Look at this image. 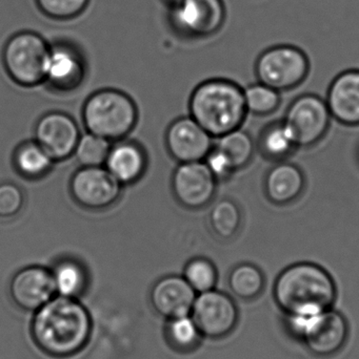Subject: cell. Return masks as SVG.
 I'll return each instance as SVG.
<instances>
[{
    "instance_id": "9c48e42d",
    "label": "cell",
    "mask_w": 359,
    "mask_h": 359,
    "mask_svg": "<svg viewBox=\"0 0 359 359\" xmlns=\"http://www.w3.org/2000/svg\"><path fill=\"white\" fill-rule=\"evenodd\" d=\"M69 189L82 208L103 210L119 200L122 185L103 166H81L70 180Z\"/></svg>"
},
{
    "instance_id": "3957f363",
    "label": "cell",
    "mask_w": 359,
    "mask_h": 359,
    "mask_svg": "<svg viewBox=\"0 0 359 359\" xmlns=\"http://www.w3.org/2000/svg\"><path fill=\"white\" fill-rule=\"evenodd\" d=\"M190 116L213 138L242 128L248 111L244 88L229 79L202 82L190 97Z\"/></svg>"
},
{
    "instance_id": "1f68e13d",
    "label": "cell",
    "mask_w": 359,
    "mask_h": 359,
    "mask_svg": "<svg viewBox=\"0 0 359 359\" xmlns=\"http://www.w3.org/2000/svg\"><path fill=\"white\" fill-rule=\"evenodd\" d=\"M23 205L25 194L17 184L0 183V219H14L22 210Z\"/></svg>"
},
{
    "instance_id": "d4e9b609",
    "label": "cell",
    "mask_w": 359,
    "mask_h": 359,
    "mask_svg": "<svg viewBox=\"0 0 359 359\" xmlns=\"http://www.w3.org/2000/svg\"><path fill=\"white\" fill-rule=\"evenodd\" d=\"M217 149L229 158L236 172L251 163L256 151V143L249 133L242 128L232 130L217 138Z\"/></svg>"
},
{
    "instance_id": "4dcf8cb0",
    "label": "cell",
    "mask_w": 359,
    "mask_h": 359,
    "mask_svg": "<svg viewBox=\"0 0 359 359\" xmlns=\"http://www.w3.org/2000/svg\"><path fill=\"white\" fill-rule=\"evenodd\" d=\"M42 14L55 20H70L84 12L90 0H35Z\"/></svg>"
},
{
    "instance_id": "f1b7e54d",
    "label": "cell",
    "mask_w": 359,
    "mask_h": 359,
    "mask_svg": "<svg viewBox=\"0 0 359 359\" xmlns=\"http://www.w3.org/2000/svg\"><path fill=\"white\" fill-rule=\"evenodd\" d=\"M183 278L196 293L215 289L218 280L216 266L207 257H194L188 262L183 270Z\"/></svg>"
},
{
    "instance_id": "ba28073f",
    "label": "cell",
    "mask_w": 359,
    "mask_h": 359,
    "mask_svg": "<svg viewBox=\"0 0 359 359\" xmlns=\"http://www.w3.org/2000/svg\"><path fill=\"white\" fill-rule=\"evenodd\" d=\"M331 120L325 99L315 94H303L290 103L282 121L290 130L296 147L309 149L326 137Z\"/></svg>"
},
{
    "instance_id": "cb8c5ba5",
    "label": "cell",
    "mask_w": 359,
    "mask_h": 359,
    "mask_svg": "<svg viewBox=\"0 0 359 359\" xmlns=\"http://www.w3.org/2000/svg\"><path fill=\"white\" fill-rule=\"evenodd\" d=\"M208 222L215 236L223 241L232 240L242 229V209L233 200L223 198L213 205Z\"/></svg>"
},
{
    "instance_id": "ac0fdd59",
    "label": "cell",
    "mask_w": 359,
    "mask_h": 359,
    "mask_svg": "<svg viewBox=\"0 0 359 359\" xmlns=\"http://www.w3.org/2000/svg\"><path fill=\"white\" fill-rule=\"evenodd\" d=\"M332 119L346 126H359V69L339 74L325 99Z\"/></svg>"
},
{
    "instance_id": "6da1fadb",
    "label": "cell",
    "mask_w": 359,
    "mask_h": 359,
    "mask_svg": "<svg viewBox=\"0 0 359 359\" xmlns=\"http://www.w3.org/2000/svg\"><path fill=\"white\" fill-rule=\"evenodd\" d=\"M31 332L36 345L46 355L71 358L90 341L92 320L77 299L56 295L35 311Z\"/></svg>"
},
{
    "instance_id": "5bb4252c",
    "label": "cell",
    "mask_w": 359,
    "mask_h": 359,
    "mask_svg": "<svg viewBox=\"0 0 359 359\" xmlns=\"http://www.w3.org/2000/svg\"><path fill=\"white\" fill-rule=\"evenodd\" d=\"M164 140L171 157L179 163L204 161L214 147L213 137L191 116L173 121Z\"/></svg>"
},
{
    "instance_id": "836d02e7",
    "label": "cell",
    "mask_w": 359,
    "mask_h": 359,
    "mask_svg": "<svg viewBox=\"0 0 359 359\" xmlns=\"http://www.w3.org/2000/svg\"><path fill=\"white\" fill-rule=\"evenodd\" d=\"M164 2H166L168 6H171V8H174V6H176L177 4H181L183 0H164Z\"/></svg>"
},
{
    "instance_id": "603a6c76",
    "label": "cell",
    "mask_w": 359,
    "mask_h": 359,
    "mask_svg": "<svg viewBox=\"0 0 359 359\" xmlns=\"http://www.w3.org/2000/svg\"><path fill=\"white\" fill-rule=\"evenodd\" d=\"M259 153L272 161H285L297 149L294 138L284 121L272 122L261 130L257 143Z\"/></svg>"
},
{
    "instance_id": "83f0119b",
    "label": "cell",
    "mask_w": 359,
    "mask_h": 359,
    "mask_svg": "<svg viewBox=\"0 0 359 359\" xmlns=\"http://www.w3.org/2000/svg\"><path fill=\"white\" fill-rule=\"evenodd\" d=\"M244 97L247 111L259 117L275 113L282 104L280 93L259 81L244 88Z\"/></svg>"
},
{
    "instance_id": "d6a6232c",
    "label": "cell",
    "mask_w": 359,
    "mask_h": 359,
    "mask_svg": "<svg viewBox=\"0 0 359 359\" xmlns=\"http://www.w3.org/2000/svg\"><path fill=\"white\" fill-rule=\"evenodd\" d=\"M204 162L217 182L227 181L236 172L229 158L216 147H213Z\"/></svg>"
},
{
    "instance_id": "9a60e30c",
    "label": "cell",
    "mask_w": 359,
    "mask_h": 359,
    "mask_svg": "<svg viewBox=\"0 0 359 359\" xmlns=\"http://www.w3.org/2000/svg\"><path fill=\"white\" fill-rule=\"evenodd\" d=\"M15 305L25 311L35 312L56 297L50 269L29 266L14 274L8 286Z\"/></svg>"
},
{
    "instance_id": "44dd1931",
    "label": "cell",
    "mask_w": 359,
    "mask_h": 359,
    "mask_svg": "<svg viewBox=\"0 0 359 359\" xmlns=\"http://www.w3.org/2000/svg\"><path fill=\"white\" fill-rule=\"evenodd\" d=\"M54 163V160L35 140L21 143L13 155L15 170L22 178L32 181L50 174Z\"/></svg>"
},
{
    "instance_id": "7c38bea8",
    "label": "cell",
    "mask_w": 359,
    "mask_h": 359,
    "mask_svg": "<svg viewBox=\"0 0 359 359\" xmlns=\"http://www.w3.org/2000/svg\"><path fill=\"white\" fill-rule=\"evenodd\" d=\"M217 183L204 161L179 163L171 180L177 202L192 210L204 208L212 202Z\"/></svg>"
},
{
    "instance_id": "30bf717a",
    "label": "cell",
    "mask_w": 359,
    "mask_h": 359,
    "mask_svg": "<svg viewBox=\"0 0 359 359\" xmlns=\"http://www.w3.org/2000/svg\"><path fill=\"white\" fill-rule=\"evenodd\" d=\"M190 316L202 337L211 339H223L231 334L238 323L235 302L229 295L215 289L198 293Z\"/></svg>"
},
{
    "instance_id": "52a82bcc",
    "label": "cell",
    "mask_w": 359,
    "mask_h": 359,
    "mask_svg": "<svg viewBox=\"0 0 359 359\" xmlns=\"http://www.w3.org/2000/svg\"><path fill=\"white\" fill-rule=\"evenodd\" d=\"M309 57L299 46L278 44L268 48L257 57L254 72L257 81L278 92L294 90L310 73Z\"/></svg>"
},
{
    "instance_id": "277c9868",
    "label": "cell",
    "mask_w": 359,
    "mask_h": 359,
    "mask_svg": "<svg viewBox=\"0 0 359 359\" xmlns=\"http://www.w3.org/2000/svg\"><path fill=\"white\" fill-rule=\"evenodd\" d=\"M81 116L88 133L112 142L122 140L134 130L138 111L128 95L122 90L105 88L86 99Z\"/></svg>"
},
{
    "instance_id": "8fae6325",
    "label": "cell",
    "mask_w": 359,
    "mask_h": 359,
    "mask_svg": "<svg viewBox=\"0 0 359 359\" xmlns=\"http://www.w3.org/2000/svg\"><path fill=\"white\" fill-rule=\"evenodd\" d=\"M227 18L223 0H183L171 8L174 29L190 38H207L223 29Z\"/></svg>"
},
{
    "instance_id": "4316f807",
    "label": "cell",
    "mask_w": 359,
    "mask_h": 359,
    "mask_svg": "<svg viewBox=\"0 0 359 359\" xmlns=\"http://www.w3.org/2000/svg\"><path fill=\"white\" fill-rule=\"evenodd\" d=\"M166 335L171 347L179 352L196 349L202 337L190 314L168 320Z\"/></svg>"
},
{
    "instance_id": "5b68a950",
    "label": "cell",
    "mask_w": 359,
    "mask_h": 359,
    "mask_svg": "<svg viewBox=\"0 0 359 359\" xmlns=\"http://www.w3.org/2000/svg\"><path fill=\"white\" fill-rule=\"evenodd\" d=\"M50 48V44L36 32H19L4 44V69L18 86L33 88L44 83Z\"/></svg>"
},
{
    "instance_id": "ffe728a7",
    "label": "cell",
    "mask_w": 359,
    "mask_h": 359,
    "mask_svg": "<svg viewBox=\"0 0 359 359\" xmlns=\"http://www.w3.org/2000/svg\"><path fill=\"white\" fill-rule=\"evenodd\" d=\"M145 149L133 141H116L110 149L105 168L122 186L130 185L143 178L147 170Z\"/></svg>"
},
{
    "instance_id": "4fadbf2b",
    "label": "cell",
    "mask_w": 359,
    "mask_h": 359,
    "mask_svg": "<svg viewBox=\"0 0 359 359\" xmlns=\"http://www.w3.org/2000/svg\"><path fill=\"white\" fill-rule=\"evenodd\" d=\"M80 136L77 122L61 111H51L40 117L34 130V140L54 162L63 161L74 155Z\"/></svg>"
},
{
    "instance_id": "484cf974",
    "label": "cell",
    "mask_w": 359,
    "mask_h": 359,
    "mask_svg": "<svg viewBox=\"0 0 359 359\" xmlns=\"http://www.w3.org/2000/svg\"><path fill=\"white\" fill-rule=\"evenodd\" d=\"M228 284L235 297L251 301L263 293L266 278L263 271L254 264L242 263L231 270Z\"/></svg>"
},
{
    "instance_id": "7402d4cb",
    "label": "cell",
    "mask_w": 359,
    "mask_h": 359,
    "mask_svg": "<svg viewBox=\"0 0 359 359\" xmlns=\"http://www.w3.org/2000/svg\"><path fill=\"white\" fill-rule=\"evenodd\" d=\"M51 272L58 297L78 299L88 288V272L84 266L76 259H60L55 264Z\"/></svg>"
},
{
    "instance_id": "2e32d148",
    "label": "cell",
    "mask_w": 359,
    "mask_h": 359,
    "mask_svg": "<svg viewBox=\"0 0 359 359\" xmlns=\"http://www.w3.org/2000/svg\"><path fill=\"white\" fill-rule=\"evenodd\" d=\"M86 77V63L80 53L67 43L51 46L46 63L48 86L58 92H72L79 88Z\"/></svg>"
},
{
    "instance_id": "d6986e66",
    "label": "cell",
    "mask_w": 359,
    "mask_h": 359,
    "mask_svg": "<svg viewBox=\"0 0 359 359\" xmlns=\"http://www.w3.org/2000/svg\"><path fill=\"white\" fill-rule=\"evenodd\" d=\"M305 189V174L290 162H278L268 170L263 180L266 198L276 206L293 204L303 196Z\"/></svg>"
},
{
    "instance_id": "8992f818",
    "label": "cell",
    "mask_w": 359,
    "mask_h": 359,
    "mask_svg": "<svg viewBox=\"0 0 359 359\" xmlns=\"http://www.w3.org/2000/svg\"><path fill=\"white\" fill-rule=\"evenodd\" d=\"M286 326L294 339L318 358L339 353L349 337L345 316L332 309L311 316H286Z\"/></svg>"
},
{
    "instance_id": "f546056e",
    "label": "cell",
    "mask_w": 359,
    "mask_h": 359,
    "mask_svg": "<svg viewBox=\"0 0 359 359\" xmlns=\"http://www.w3.org/2000/svg\"><path fill=\"white\" fill-rule=\"evenodd\" d=\"M111 147V141L88 133L80 136L74 156L81 166H103L105 165Z\"/></svg>"
},
{
    "instance_id": "e0dca14e",
    "label": "cell",
    "mask_w": 359,
    "mask_h": 359,
    "mask_svg": "<svg viewBox=\"0 0 359 359\" xmlns=\"http://www.w3.org/2000/svg\"><path fill=\"white\" fill-rule=\"evenodd\" d=\"M197 295L181 276H167L152 287L150 301L156 313L167 320L189 316Z\"/></svg>"
},
{
    "instance_id": "7a4b0ae2",
    "label": "cell",
    "mask_w": 359,
    "mask_h": 359,
    "mask_svg": "<svg viewBox=\"0 0 359 359\" xmlns=\"http://www.w3.org/2000/svg\"><path fill=\"white\" fill-rule=\"evenodd\" d=\"M273 297L285 316H311L332 309L337 288L332 276L324 267L301 262L278 274Z\"/></svg>"
}]
</instances>
